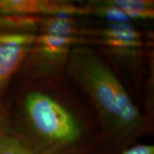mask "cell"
<instances>
[{"mask_svg":"<svg viewBox=\"0 0 154 154\" xmlns=\"http://www.w3.org/2000/svg\"><path fill=\"white\" fill-rule=\"evenodd\" d=\"M69 57L71 76L93 100L110 134L126 137L143 128L141 112L104 61L80 46L74 47Z\"/></svg>","mask_w":154,"mask_h":154,"instance_id":"obj_1","label":"cell"},{"mask_svg":"<svg viewBox=\"0 0 154 154\" xmlns=\"http://www.w3.org/2000/svg\"><path fill=\"white\" fill-rule=\"evenodd\" d=\"M24 108L34 132L51 145H70L81 136V128L75 116L49 95L39 92L29 94Z\"/></svg>","mask_w":154,"mask_h":154,"instance_id":"obj_2","label":"cell"},{"mask_svg":"<svg viewBox=\"0 0 154 154\" xmlns=\"http://www.w3.org/2000/svg\"><path fill=\"white\" fill-rule=\"evenodd\" d=\"M0 16L47 17L88 16L87 5L54 0H0Z\"/></svg>","mask_w":154,"mask_h":154,"instance_id":"obj_3","label":"cell"},{"mask_svg":"<svg viewBox=\"0 0 154 154\" xmlns=\"http://www.w3.org/2000/svg\"><path fill=\"white\" fill-rule=\"evenodd\" d=\"M35 38L31 33H0V93L28 57Z\"/></svg>","mask_w":154,"mask_h":154,"instance_id":"obj_4","label":"cell"},{"mask_svg":"<svg viewBox=\"0 0 154 154\" xmlns=\"http://www.w3.org/2000/svg\"><path fill=\"white\" fill-rule=\"evenodd\" d=\"M82 37L92 38L93 43L103 45L115 51L134 54L143 47L142 33L130 23L110 24L101 29H84Z\"/></svg>","mask_w":154,"mask_h":154,"instance_id":"obj_5","label":"cell"},{"mask_svg":"<svg viewBox=\"0 0 154 154\" xmlns=\"http://www.w3.org/2000/svg\"><path fill=\"white\" fill-rule=\"evenodd\" d=\"M89 43H92L90 38L40 33L36 35L31 51H34L39 63L51 66V64L61 63L69 57L74 47Z\"/></svg>","mask_w":154,"mask_h":154,"instance_id":"obj_6","label":"cell"},{"mask_svg":"<svg viewBox=\"0 0 154 154\" xmlns=\"http://www.w3.org/2000/svg\"><path fill=\"white\" fill-rule=\"evenodd\" d=\"M39 28L41 33L69 37H82L83 28L78 27L73 17L54 16L42 17Z\"/></svg>","mask_w":154,"mask_h":154,"instance_id":"obj_7","label":"cell"},{"mask_svg":"<svg viewBox=\"0 0 154 154\" xmlns=\"http://www.w3.org/2000/svg\"><path fill=\"white\" fill-rule=\"evenodd\" d=\"M130 20H150L154 17V2L150 0H110Z\"/></svg>","mask_w":154,"mask_h":154,"instance_id":"obj_8","label":"cell"},{"mask_svg":"<svg viewBox=\"0 0 154 154\" xmlns=\"http://www.w3.org/2000/svg\"><path fill=\"white\" fill-rule=\"evenodd\" d=\"M88 15L105 18L110 24L116 23H130L131 20L122 11L116 6L110 0L89 2L87 5Z\"/></svg>","mask_w":154,"mask_h":154,"instance_id":"obj_9","label":"cell"},{"mask_svg":"<svg viewBox=\"0 0 154 154\" xmlns=\"http://www.w3.org/2000/svg\"><path fill=\"white\" fill-rule=\"evenodd\" d=\"M0 154H39L20 138L0 134Z\"/></svg>","mask_w":154,"mask_h":154,"instance_id":"obj_10","label":"cell"},{"mask_svg":"<svg viewBox=\"0 0 154 154\" xmlns=\"http://www.w3.org/2000/svg\"><path fill=\"white\" fill-rule=\"evenodd\" d=\"M122 154H154V147L152 145H136L125 150Z\"/></svg>","mask_w":154,"mask_h":154,"instance_id":"obj_11","label":"cell"}]
</instances>
